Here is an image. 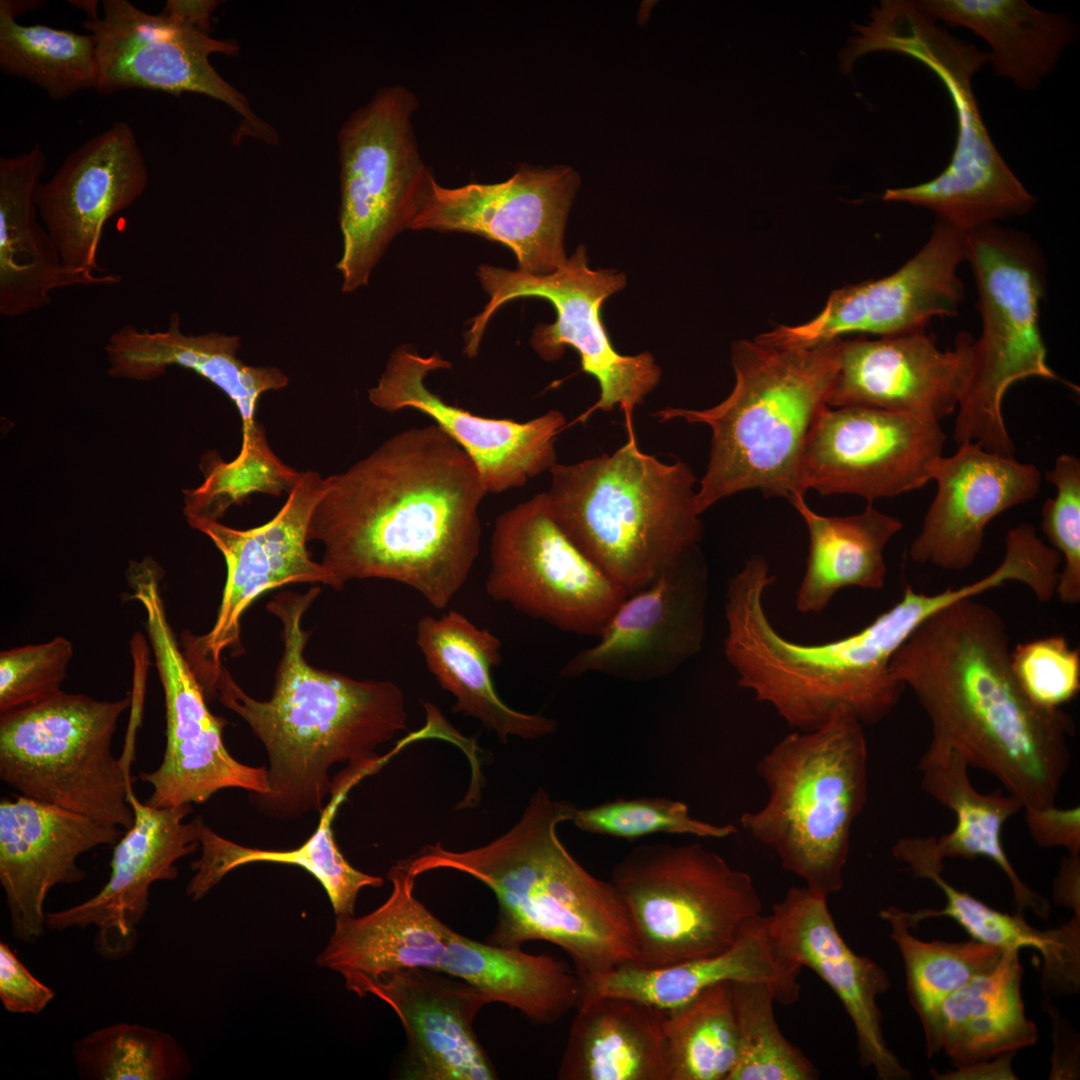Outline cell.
<instances>
[{"mask_svg": "<svg viewBox=\"0 0 1080 1080\" xmlns=\"http://www.w3.org/2000/svg\"><path fill=\"white\" fill-rule=\"evenodd\" d=\"M46 169L38 143L27 152L0 158V314L20 317L51 302V293L73 286L117 285L116 273L68 270L45 227L37 220L34 195Z\"/></svg>", "mask_w": 1080, "mask_h": 1080, "instance_id": "cell-33", "label": "cell"}, {"mask_svg": "<svg viewBox=\"0 0 1080 1080\" xmlns=\"http://www.w3.org/2000/svg\"><path fill=\"white\" fill-rule=\"evenodd\" d=\"M571 805L539 787L518 821L489 843L452 851L438 842L404 861L416 877L451 869L489 887L498 902L485 941L490 945L552 943L571 958L580 978L634 964V938L615 887L588 872L557 834Z\"/></svg>", "mask_w": 1080, "mask_h": 1080, "instance_id": "cell-4", "label": "cell"}, {"mask_svg": "<svg viewBox=\"0 0 1080 1080\" xmlns=\"http://www.w3.org/2000/svg\"><path fill=\"white\" fill-rule=\"evenodd\" d=\"M939 422L880 409L825 407L812 425L801 463L804 494H851L869 503L925 486L942 456Z\"/></svg>", "mask_w": 1080, "mask_h": 1080, "instance_id": "cell-20", "label": "cell"}, {"mask_svg": "<svg viewBox=\"0 0 1080 1080\" xmlns=\"http://www.w3.org/2000/svg\"><path fill=\"white\" fill-rule=\"evenodd\" d=\"M766 917L778 954L797 969H811L841 1001L855 1029L860 1064L881 1080L910 1079L884 1039L877 998L890 988L889 977L878 963L847 945L827 897L807 887H791Z\"/></svg>", "mask_w": 1080, "mask_h": 1080, "instance_id": "cell-27", "label": "cell"}, {"mask_svg": "<svg viewBox=\"0 0 1080 1080\" xmlns=\"http://www.w3.org/2000/svg\"><path fill=\"white\" fill-rule=\"evenodd\" d=\"M1028 829L1043 847H1064L1070 856L1080 853L1079 808L1059 809L1056 805L1025 810Z\"/></svg>", "mask_w": 1080, "mask_h": 1080, "instance_id": "cell-55", "label": "cell"}, {"mask_svg": "<svg viewBox=\"0 0 1080 1080\" xmlns=\"http://www.w3.org/2000/svg\"><path fill=\"white\" fill-rule=\"evenodd\" d=\"M240 338L218 332L185 334L172 313L165 330H140L126 324L112 333L105 346L108 374L114 378L150 381L169 367L190 369L221 389L237 407L242 420L239 456L266 454L264 428L256 421L257 403L268 392L283 389L288 377L279 368L250 366L238 357Z\"/></svg>", "mask_w": 1080, "mask_h": 1080, "instance_id": "cell-31", "label": "cell"}, {"mask_svg": "<svg viewBox=\"0 0 1080 1080\" xmlns=\"http://www.w3.org/2000/svg\"><path fill=\"white\" fill-rule=\"evenodd\" d=\"M62 636L0 653V714L30 707L60 693L73 658Z\"/></svg>", "mask_w": 1080, "mask_h": 1080, "instance_id": "cell-52", "label": "cell"}, {"mask_svg": "<svg viewBox=\"0 0 1080 1080\" xmlns=\"http://www.w3.org/2000/svg\"><path fill=\"white\" fill-rule=\"evenodd\" d=\"M128 798L134 822L115 844L107 883L82 903L46 913L50 930L95 926L96 947L109 959L133 949L136 926L149 908L152 884L175 880V863L200 846L201 819L183 821L192 812L191 804L155 808L140 802L133 789Z\"/></svg>", "mask_w": 1080, "mask_h": 1080, "instance_id": "cell-26", "label": "cell"}, {"mask_svg": "<svg viewBox=\"0 0 1080 1080\" xmlns=\"http://www.w3.org/2000/svg\"><path fill=\"white\" fill-rule=\"evenodd\" d=\"M68 3L70 5H72V6H75V7L79 8V9L83 10L84 12H86V14L88 16V19H90V20L99 18L98 17L99 1H91V0H88V1L87 0H84V1L81 0V1H79V0H77V1H68Z\"/></svg>", "mask_w": 1080, "mask_h": 1080, "instance_id": "cell-59", "label": "cell"}, {"mask_svg": "<svg viewBox=\"0 0 1080 1080\" xmlns=\"http://www.w3.org/2000/svg\"><path fill=\"white\" fill-rule=\"evenodd\" d=\"M966 258L967 232L937 217L927 242L898 270L836 289L808 322L781 325L756 338L813 347L854 333L882 337L926 329L934 317L958 314L964 299L958 270Z\"/></svg>", "mask_w": 1080, "mask_h": 1080, "instance_id": "cell-21", "label": "cell"}, {"mask_svg": "<svg viewBox=\"0 0 1080 1080\" xmlns=\"http://www.w3.org/2000/svg\"><path fill=\"white\" fill-rule=\"evenodd\" d=\"M610 881L628 915L633 965L644 968L716 955L763 910L751 876L699 843L638 845Z\"/></svg>", "mask_w": 1080, "mask_h": 1080, "instance_id": "cell-11", "label": "cell"}, {"mask_svg": "<svg viewBox=\"0 0 1080 1080\" xmlns=\"http://www.w3.org/2000/svg\"><path fill=\"white\" fill-rule=\"evenodd\" d=\"M103 17L83 27L96 39L99 66L95 90L111 94L148 89L174 95L199 93L232 108L242 117L233 141L251 136L276 145V131L251 110L246 97L226 82L209 56L239 52L233 40H219L175 24L162 14H149L127 0H103Z\"/></svg>", "mask_w": 1080, "mask_h": 1080, "instance_id": "cell-18", "label": "cell"}, {"mask_svg": "<svg viewBox=\"0 0 1080 1080\" xmlns=\"http://www.w3.org/2000/svg\"><path fill=\"white\" fill-rule=\"evenodd\" d=\"M707 572L699 549L627 596L562 677L601 673L629 681L666 676L696 654L704 635Z\"/></svg>", "mask_w": 1080, "mask_h": 1080, "instance_id": "cell-23", "label": "cell"}, {"mask_svg": "<svg viewBox=\"0 0 1080 1080\" xmlns=\"http://www.w3.org/2000/svg\"><path fill=\"white\" fill-rule=\"evenodd\" d=\"M220 4L216 0H168L160 14L175 24L209 34L211 16Z\"/></svg>", "mask_w": 1080, "mask_h": 1080, "instance_id": "cell-57", "label": "cell"}, {"mask_svg": "<svg viewBox=\"0 0 1080 1080\" xmlns=\"http://www.w3.org/2000/svg\"><path fill=\"white\" fill-rule=\"evenodd\" d=\"M1055 901L1069 906L1080 914L1079 907V855L1070 856L1055 883Z\"/></svg>", "mask_w": 1080, "mask_h": 1080, "instance_id": "cell-58", "label": "cell"}, {"mask_svg": "<svg viewBox=\"0 0 1080 1080\" xmlns=\"http://www.w3.org/2000/svg\"><path fill=\"white\" fill-rule=\"evenodd\" d=\"M1045 478L1056 488L1041 508V529L1050 547L1063 560L1056 594L1061 602H1080V460L1071 454L1057 457Z\"/></svg>", "mask_w": 1080, "mask_h": 1080, "instance_id": "cell-51", "label": "cell"}, {"mask_svg": "<svg viewBox=\"0 0 1080 1080\" xmlns=\"http://www.w3.org/2000/svg\"><path fill=\"white\" fill-rule=\"evenodd\" d=\"M737 1056L727 1080H813L818 1071L786 1039L774 1015L773 990L764 983L732 982Z\"/></svg>", "mask_w": 1080, "mask_h": 1080, "instance_id": "cell-48", "label": "cell"}, {"mask_svg": "<svg viewBox=\"0 0 1080 1080\" xmlns=\"http://www.w3.org/2000/svg\"><path fill=\"white\" fill-rule=\"evenodd\" d=\"M439 972L479 989L490 1001L517 1009L534 1024H552L576 1009L582 981L564 962L518 947L478 942L451 930Z\"/></svg>", "mask_w": 1080, "mask_h": 1080, "instance_id": "cell-42", "label": "cell"}, {"mask_svg": "<svg viewBox=\"0 0 1080 1080\" xmlns=\"http://www.w3.org/2000/svg\"><path fill=\"white\" fill-rule=\"evenodd\" d=\"M935 22L963 27L990 47L995 76L1024 90H1035L1053 72L1079 28L1063 13L1047 12L1023 0H915Z\"/></svg>", "mask_w": 1080, "mask_h": 1080, "instance_id": "cell-40", "label": "cell"}, {"mask_svg": "<svg viewBox=\"0 0 1080 1080\" xmlns=\"http://www.w3.org/2000/svg\"><path fill=\"white\" fill-rule=\"evenodd\" d=\"M774 580L767 562L755 556L729 581L724 651L738 684L802 732L843 711L866 724L886 717L905 688L892 674L891 660L941 609V598L906 585L901 599L860 631L807 645L784 638L769 621L763 596Z\"/></svg>", "mask_w": 1080, "mask_h": 1080, "instance_id": "cell-5", "label": "cell"}, {"mask_svg": "<svg viewBox=\"0 0 1080 1080\" xmlns=\"http://www.w3.org/2000/svg\"><path fill=\"white\" fill-rule=\"evenodd\" d=\"M399 1017L407 1047L403 1078L413 1080H494L497 1073L473 1024L490 1003L476 987L430 969L398 971L365 984Z\"/></svg>", "mask_w": 1080, "mask_h": 1080, "instance_id": "cell-30", "label": "cell"}, {"mask_svg": "<svg viewBox=\"0 0 1080 1080\" xmlns=\"http://www.w3.org/2000/svg\"><path fill=\"white\" fill-rule=\"evenodd\" d=\"M377 767L371 763L349 765L334 777L330 801L321 812L317 829L301 846L291 850H265L242 846L228 840L201 821V856L191 865L194 875L187 895L194 901L204 897L226 874L240 866L270 862L294 865L311 874L327 893L336 916L354 915L359 892L365 887H381V877L354 868L341 853L334 837L333 821L349 790Z\"/></svg>", "mask_w": 1080, "mask_h": 1080, "instance_id": "cell-39", "label": "cell"}, {"mask_svg": "<svg viewBox=\"0 0 1080 1080\" xmlns=\"http://www.w3.org/2000/svg\"><path fill=\"white\" fill-rule=\"evenodd\" d=\"M327 488V478L307 470L288 493L276 515L247 530L219 521L190 518L189 525L207 536L222 554L226 581L212 629L190 639L187 659L205 691H212L223 669L222 653L240 642L241 618L265 592L293 583L341 586L307 549L314 509Z\"/></svg>", "mask_w": 1080, "mask_h": 1080, "instance_id": "cell-17", "label": "cell"}, {"mask_svg": "<svg viewBox=\"0 0 1080 1080\" xmlns=\"http://www.w3.org/2000/svg\"><path fill=\"white\" fill-rule=\"evenodd\" d=\"M922 788L955 815L956 823L948 833L935 838V849L941 859L985 857L993 861L1007 876L1018 913L1031 909L1047 918L1050 905L1037 892L1029 889L1018 877L1004 851L1001 831L1004 823L1023 809L1011 794L997 789L988 794L978 792L970 783L963 758L953 749L929 744L919 765Z\"/></svg>", "mask_w": 1080, "mask_h": 1080, "instance_id": "cell-41", "label": "cell"}, {"mask_svg": "<svg viewBox=\"0 0 1080 1080\" xmlns=\"http://www.w3.org/2000/svg\"><path fill=\"white\" fill-rule=\"evenodd\" d=\"M568 821L584 832L627 840L657 833L725 838L737 832L732 824L698 820L685 803L660 797L620 798L585 808L572 804Z\"/></svg>", "mask_w": 1080, "mask_h": 1080, "instance_id": "cell-49", "label": "cell"}, {"mask_svg": "<svg viewBox=\"0 0 1080 1080\" xmlns=\"http://www.w3.org/2000/svg\"><path fill=\"white\" fill-rule=\"evenodd\" d=\"M485 591L562 631L595 637L628 596L559 527L545 492L496 518Z\"/></svg>", "mask_w": 1080, "mask_h": 1080, "instance_id": "cell-16", "label": "cell"}, {"mask_svg": "<svg viewBox=\"0 0 1080 1080\" xmlns=\"http://www.w3.org/2000/svg\"><path fill=\"white\" fill-rule=\"evenodd\" d=\"M160 566L151 558L132 561L127 579L132 598L146 613L145 628L164 692L166 746L160 765L139 779L152 787L146 804L155 808L205 803L225 788L253 795L268 791L267 770L237 761L223 741L227 721L215 716L191 663L181 652L161 594Z\"/></svg>", "mask_w": 1080, "mask_h": 1080, "instance_id": "cell-15", "label": "cell"}, {"mask_svg": "<svg viewBox=\"0 0 1080 1080\" xmlns=\"http://www.w3.org/2000/svg\"><path fill=\"white\" fill-rule=\"evenodd\" d=\"M966 261L976 281L982 331L973 341L972 370L953 437L959 445L1014 457L1002 413L1006 392L1030 377L1061 381L1047 363L1040 329L1045 260L1027 234L991 223L967 232Z\"/></svg>", "mask_w": 1080, "mask_h": 1080, "instance_id": "cell-10", "label": "cell"}, {"mask_svg": "<svg viewBox=\"0 0 1080 1080\" xmlns=\"http://www.w3.org/2000/svg\"><path fill=\"white\" fill-rule=\"evenodd\" d=\"M472 460L435 424L405 429L327 477L309 541L341 588L386 579L444 609L479 555L487 494Z\"/></svg>", "mask_w": 1080, "mask_h": 1080, "instance_id": "cell-1", "label": "cell"}, {"mask_svg": "<svg viewBox=\"0 0 1080 1080\" xmlns=\"http://www.w3.org/2000/svg\"><path fill=\"white\" fill-rule=\"evenodd\" d=\"M1019 950L947 996L921 1022L928 1057L945 1052L954 1068L1034 1045L1036 1025L1026 1017Z\"/></svg>", "mask_w": 1080, "mask_h": 1080, "instance_id": "cell-37", "label": "cell"}, {"mask_svg": "<svg viewBox=\"0 0 1080 1080\" xmlns=\"http://www.w3.org/2000/svg\"><path fill=\"white\" fill-rule=\"evenodd\" d=\"M627 432L612 454L556 463L545 493L559 527L629 596L698 550L702 524L690 467L642 452Z\"/></svg>", "mask_w": 1080, "mask_h": 1080, "instance_id": "cell-7", "label": "cell"}, {"mask_svg": "<svg viewBox=\"0 0 1080 1080\" xmlns=\"http://www.w3.org/2000/svg\"><path fill=\"white\" fill-rule=\"evenodd\" d=\"M799 972L776 951L767 917L761 914L742 928L730 947L716 955L660 968L625 964L583 977L581 1001L620 996L670 1010L717 983L751 981L767 984L776 1002L791 1005L800 998Z\"/></svg>", "mask_w": 1080, "mask_h": 1080, "instance_id": "cell-34", "label": "cell"}, {"mask_svg": "<svg viewBox=\"0 0 1080 1080\" xmlns=\"http://www.w3.org/2000/svg\"><path fill=\"white\" fill-rule=\"evenodd\" d=\"M392 891L387 900L361 916H336L333 934L317 964L340 973L346 988L358 994L369 982L398 971H439L451 928L432 914L414 894L415 880L404 860L387 874Z\"/></svg>", "mask_w": 1080, "mask_h": 1080, "instance_id": "cell-32", "label": "cell"}, {"mask_svg": "<svg viewBox=\"0 0 1080 1080\" xmlns=\"http://www.w3.org/2000/svg\"><path fill=\"white\" fill-rule=\"evenodd\" d=\"M320 591L319 586L302 594L285 591L267 604L282 624L283 641L269 700L252 698L224 668L215 685L222 704L266 749L268 791L252 795L253 801L280 818L321 814L333 786L331 767L382 758L377 747L407 728L404 695L395 683L358 680L306 661L309 633L302 619Z\"/></svg>", "mask_w": 1080, "mask_h": 1080, "instance_id": "cell-3", "label": "cell"}, {"mask_svg": "<svg viewBox=\"0 0 1080 1080\" xmlns=\"http://www.w3.org/2000/svg\"><path fill=\"white\" fill-rule=\"evenodd\" d=\"M893 856L908 865L917 877L938 886L944 896L942 909H919L906 912L910 928L929 918L947 917L956 921L978 942L1002 950L1030 948L1042 959V986L1047 994L1060 996L1078 992L1080 985V914L1057 928L1040 930L1029 925L1020 913L1011 915L996 910L969 893L959 890L943 876V859L934 848V839L904 838Z\"/></svg>", "mask_w": 1080, "mask_h": 1080, "instance_id": "cell-36", "label": "cell"}, {"mask_svg": "<svg viewBox=\"0 0 1080 1080\" xmlns=\"http://www.w3.org/2000/svg\"><path fill=\"white\" fill-rule=\"evenodd\" d=\"M123 830L64 808L17 794L0 802V884L12 935L37 941L46 927L44 903L57 885L81 882L78 858L115 845Z\"/></svg>", "mask_w": 1080, "mask_h": 1080, "instance_id": "cell-28", "label": "cell"}, {"mask_svg": "<svg viewBox=\"0 0 1080 1080\" xmlns=\"http://www.w3.org/2000/svg\"><path fill=\"white\" fill-rule=\"evenodd\" d=\"M55 992L18 959L10 946L0 943V1000L11 1013L38 1014L53 1000Z\"/></svg>", "mask_w": 1080, "mask_h": 1080, "instance_id": "cell-54", "label": "cell"}, {"mask_svg": "<svg viewBox=\"0 0 1080 1080\" xmlns=\"http://www.w3.org/2000/svg\"><path fill=\"white\" fill-rule=\"evenodd\" d=\"M130 698L61 691L0 714V778L18 794L124 830L134 822L130 766L112 740Z\"/></svg>", "mask_w": 1080, "mask_h": 1080, "instance_id": "cell-12", "label": "cell"}, {"mask_svg": "<svg viewBox=\"0 0 1080 1080\" xmlns=\"http://www.w3.org/2000/svg\"><path fill=\"white\" fill-rule=\"evenodd\" d=\"M72 1054L84 1080H179L191 1072L187 1053L165 1031L115 1023L78 1039Z\"/></svg>", "mask_w": 1080, "mask_h": 1080, "instance_id": "cell-47", "label": "cell"}, {"mask_svg": "<svg viewBox=\"0 0 1080 1080\" xmlns=\"http://www.w3.org/2000/svg\"><path fill=\"white\" fill-rule=\"evenodd\" d=\"M452 368L438 352L422 356L409 345L394 349L369 402L383 411L416 410L429 417L472 460L488 493L525 485L557 462L555 443L567 427L564 414L548 412L525 422L488 418L449 404L426 386L427 376Z\"/></svg>", "mask_w": 1080, "mask_h": 1080, "instance_id": "cell-22", "label": "cell"}, {"mask_svg": "<svg viewBox=\"0 0 1080 1080\" xmlns=\"http://www.w3.org/2000/svg\"><path fill=\"white\" fill-rule=\"evenodd\" d=\"M415 642L429 672L455 698L454 713L479 720L502 742L509 736L534 740L556 731L555 720L517 711L498 695L492 669L501 663L502 643L489 629L451 609L440 617H421Z\"/></svg>", "mask_w": 1080, "mask_h": 1080, "instance_id": "cell-35", "label": "cell"}, {"mask_svg": "<svg viewBox=\"0 0 1080 1080\" xmlns=\"http://www.w3.org/2000/svg\"><path fill=\"white\" fill-rule=\"evenodd\" d=\"M974 338L960 332L940 349L926 329L840 339L827 406H859L940 422L957 410L973 362Z\"/></svg>", "mask_w": 1080, "mask_h": 1080, "instance_id": "cell-24", "label": "cell"}, {"mask_svg": "<svg viewBox=\"0 0 1080 1080\" xmlns=\"http://www.w3.org/2000/svg\"><path fill=\"white\" fill-rule=\"evenodd\" d=\"M1010 657L1018 683L1041 707L1060 708L1080 689L1079 650L1061 635L1018 644Z\"/></svg>", "mask_w": 1080, "mask_h": 1080, "instance_id": "cell-53", "label": "cell"}, {"mask_svg": "<svg viewBox=\"0 0 1080 1080\" xmlns=\"http://www.w3.org/2000/svg\"><path fill=\"white\" fill-rule=\"evenodd\" d=\"M1006 625L968 597L923 622L891 660L916 696L931 743L990 773L1024 810L1055 805L1071 755L1072 718L1034 703L1011 668Z\"/></svg>", "mask_w": 1080, "mask_h": 1080, "instance_id": "cell-2", "label": "cell"}, {"mask_svg": "<svg viewBox=\"0 0 1080 1080\" xmlns=\"http://www.w3.org/2000/svg\"><path fill=\"white\" fill-rule=\"evenodd\" d=\"M789 502L803 518L809 534L807 567L796 606L802 613H821L845 587L878 590L886 578L884 549L903 528L902 522L874 508L859 514L829 517L817 514L797 494Z\"/></svg>", "mask_w": 1080, "mask_h": 1080, "instance_id": "cell-43", "label": "cell"}, {"mask_svg": "<svg viewBox=\"0 0 1080 1080\" xmlns=\"http://www.w3.org/2000/svg\"><path fill=\"white\" fill-rule=\"evenodd\" d=\"M418 107L408 88L387 86L339 131L342 255L336 267L343 293L366 286L390 243L409 230L432 175L413 128Z\"/></svg>", "mask_w": 1080, "mask_h": 1080, "instance_id": "cell-13", "label": "cell"}, {"mask_svg": "<svg viewBox=\"0 0 1080 1080\" xmlns=\"http://www.w3.org/2000/svg\"><path fill=\"white\" fill-rule=\"evenodd\" d=\"M560 1060V1080H668L665 1010L600 996L579 1003Z\"/></svg>", "mask_w": 1080, "mask_h": 1080, "instance_id": "cell-38", "label": "cell"}, {"mask_svg": "<svg viewBox=\"0 0 1080 1080\" xmlns=\"http://www.w3.org/2000/svg\"><path fill=\"white\" fill-rule=\"evenodd\" d=\"M853 31L846 44L852 60L881 51L911 57L942 82L956 114V145L947 167L926 182L887 189L882 199L927 208L966 232L1029 213L1036 198L994 145L973 91V76L989 62V53L952 35L915 0H883Z\"/></svg>", "mask_w": 1080, "mask_h": 1080, "instance_id": "cell-8", "label": "cell"}, {"mask_svg": "<svg viewBox=\"0 0 1080 1080\" xmlns=\"http://www.w3.org/2000/svg\"><path fill=\"white\" fill-rule=\"evenodd\" d=\"M840 339L813 347L781 346L755 338L732 344L735 385L719 404L703 409L667 407L661 422L683 419L711 428L706 472L696 491L700 514L746 490L788 501L801 487L807 437L827 407Z\"/></svg>", "mask_w": 1080, "mask_h": 1080, "instance_id": "cell-6", "label": "cell"}, {"mask_svg": "<svg viewBox=\"0 0 1080 1080\" xmlns=\"http://www.w3.org/2000/svg\"><path fill=\"white\" fill-rule=\"evenodd\" d=\"M477 277L489 300L470 320L463 349L467 357L477 356L487 325L501 306L518 298L545 299L554 306L556 320L534 328L532 348L547 362L561 358L566 347L575 349L582 370L599 385L598 400L577 421L585 422L597 410L610 412L618 407L624 413L626 427L633 425L634 410L658 385L661 368L649 352L620 354L604 327L602 305L625 287L623 273L615 269H591L586 249L580 245L551 274L530 275L518 269L481 265Z\"/></svg>", "mask_w": 1080, "mask_h": 1080, "instance_id": "cell-14", "label": "cell"}, {"mask_svg": "<svg viewBox=\"0 0 1080 1080\" xmlns=\"http://www.w3.org/2000/svg\"><path fill=\"white\" fill-rule=\"evenodd\" d=\"M14 2L0 1V69L39 86L53 100L96 88V39L42 24L16 21Z\"/></svg>", "mask_w": 1080, "mask_h": 1080, "instance_id": "cell-44", "label": "cell"}, {"mask_svg": "<svg viewBox=\"0 0 1080 1080\" xmlns=\"http://www.w3.org/2000/svg\"><path fill=\"white\" fill-rule=\"evenodd\" d=\"M937 484L911 559L948 571L970 567L979 555L987 525L999 514L1035 498L1041 474L1031 463L963 443L939 457L931 472Z\"/></svg>", "mask_w": 1080, "mask_h": 1080, "instance_id": "cell-29", "label": "cell"}, {"mask_svg": "<svg viewBox=\"0 0 1080 1080\" xmlns=\"http://www.w3.org/2000/svg\"><path fill=\"white\" fill-rule=\"evenodd\" d=\"M210 456L203 482L184 491L186 519L218 521L229 507L241 503L249 494L262 492L273 496L287 494L299 481L302 472L282 461L266 464L233 459L225 462Z\"/></svg>", "mask_w": 1080, "mask_h": 1080, "instance_id": "cell-50", "label": "cell"}, {"mask_svg": "<svg viewBox=\"0 0 1080 1080\" xmlns=\"http://www.w3.org/2000/svg\"><path fill=\"white\" fill-rule=\"evenodd\" d=\"M579 185L570 167H520L505 181L444 187L433 174L419 198L409 230L463 232L508 247L518 270L547 275L568 257L564 231Z\"/></svg>", "mask_w": 1080, "mask_h": 1080, "instance_id": "cell-19", "label": "cell"}, {"mask_svg": "<svg viewBox=\"0 0 1080 1080\" xmlns=\"http://www.w3.org/2000/svg\"><path fill=\"white\" fill-rule=\"evenodd\" d=\"M880 917L901 954L908 998L921 1022L952 992L992 968L1003 951L973 939L923 941L910 932L906 911L894 906Z\"/></svg>", "mask_w": 1080, "mask_h": 1080, "instance_id": "cell-46", "label": "cell"}, {"mask_svg": "<svg viewBox=\"0 0 1080 1080\" xmlns=\"http://www.w3.org/2000/svg\"><path fill=\"white\" fill-rule=\"evenodd\" d=\"M668 1080H727L737 1056L732 982L706 988L665 1010Z\"/></svg>", "mask_w": 1080, "mask_h": 1080, "instance_id": "cell-45", "label": "cell"}, {"mask_svg": "<svg viewBox=\"0 0 1080 1080\" xmlns=\"http://www.w3.org/2000/svg\"><path fill=\"white\" fill-rule=\"evenodd\" d=\"M148 169L131 126L115 122L75 149L46 182L34 203L64 266L105 274L97 261L105 223L146 190Z\"/></svg>", "mask_w": 1080, "mask_h": 1080, "instance_id": "cell-25", "label": "cell"}, {"mask_svg": "<svg viewBox=\"0 0 1080 1080\" xmlns=\"http://www.w3.org/2000/svg\"><path fill=\"white\" fill-rule=\"evenodd\" d=\"M1016 1052H1008L993 1058L977 1061L975 1063L956 1067L945 1073L931 1070L934 1078L939 1080H983V1079H1018L1012 1068V1060Z\"/></svg>", "mask_w": 1080, "mask_h": 1080, "instance_id": "cell-56", "label": "cell"}, {"mask_svg": "<svg viewBox=\"0 0 1080 1080\" xmlns=\"http://www.w3.org/2000/svg\"><path fill=\"white\" fill-rule=\"evenodd\" d=\"M766 804L740 823L808 889L828 897L844 884L854 821L867 801L868 751L848 711L818 729L786 735L759 761Z\"/></svg>", "mask_w": 1080, "mask_h": 1080, "instance_id": "cell-9", "label": "cell"}]
</instances>
